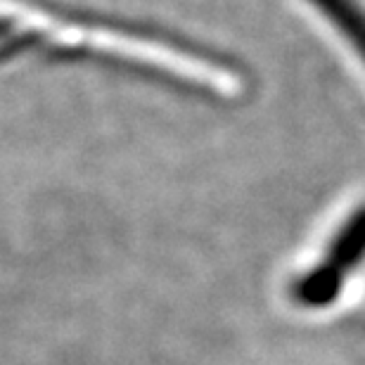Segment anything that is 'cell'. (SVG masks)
Segmentation results:
<instances>
[{
	"label": "cell",
	"mask_w": 365,
	"mask_h": 365,
	"mask_svg": "<svg viewBox=\"0 0 365 365\" xmlns=\"http://www.w3.org/2000/svg\"><path fill=\"white\" fill-rule=\"evenodd\" d=\"M365 261V207L356 209L351 218L337 230L327 245L325 257L304 277L294 282V299L299 304L318 309L327 306L341 292V284L356 266Z\"/></svg>",
	"instance_id": "obj_1"
},
{
	"label": "cell",
	"mask_w": 365,
	"mask_h": 365,
	"mask_svg": "<svg viewBox=\"0 0 365 365\" xmlns=\"http://www.w3.org/2000/svg\"><path fill=\"white\" fill-rule=\"evenodd\" d=\"M309 3L344 36L365 64V5L361 0H309Z\"/></svg>",
	"instance_id": "obj_2"
}]
</instances>
